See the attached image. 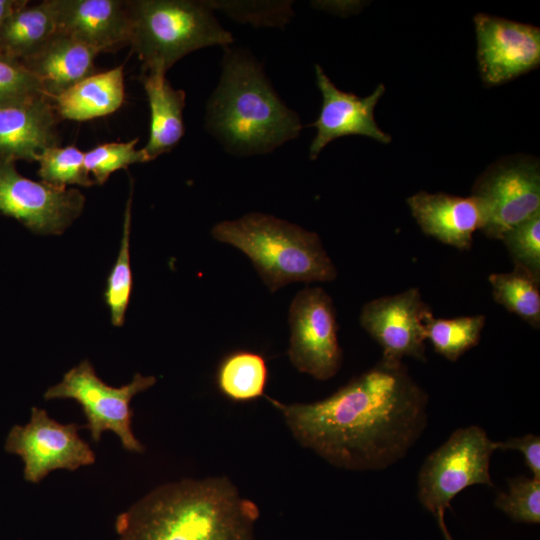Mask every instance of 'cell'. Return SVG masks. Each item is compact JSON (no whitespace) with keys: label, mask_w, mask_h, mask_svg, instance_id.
Returning <instances> with one entry per match:
<instances>
[{"label":"cell","mask_w":540,"mask_h":540,"mask_svg":"<svg viewBox=\"0 0 540 540\" xmlns=\"http://www.w3.org/2000/svg\"><path fill=\"white\" fill-rule=\"evenodd\" d=\"M266 398L301 446L345 470L388 468L407 455L427 425L428 395L403 362L381 359L319 401Z\"/></svg>","instance_id":"cell-1"},{"label":"cell","mask_w":540,"mask_h":540,"mask_svg":"<svg viewBox=\"0 0 540 540\" xmlns=\"http://www.w3.org/2000/svg\"><path fill=\"white\" fill-rule=\"evenodd\" d=\"M260 516L227 477L156 487L118 515V540H254Z\"/></svg>","instance_id":"cell-2"},{"label":"cell","mask_w":540,"mask_h":540,"mask_svg":"<svg viewBox=\"0 0 540 540\" xmlns=\"http://www.w3.org/2000/svg\"><path fill=\"white\" fill-rule=\"evenodd\" d=\"M207 128L232 153L270 152L298 136L297 114L277 96L260 65L244 52L224 58L220 83L210 98Z\"/></svg>","instance_id":"cell-3"},{"label":"cell","mask_w":540,"mask_h":540,"mask_svg":"<svg viewBox=\"0 0 540 540\" xmlns=\"http://www.w3.org/2000/svg\"><path fill=\"white\" fill-rule=\"evenodd\" d=\"M212 236L242 251L272 293L291 282H327L337 276L316 233L271 215L255 212L222 221Z\"/></svg>","instance_id":"cell-4"},{"label":"cell","mask_w":540,"mask_h":540,"mask_svg":"<svg viewBox=\"0 0 540 540\" xmlns=\"http://www.w3.org/2000/svg\"><path fill=\"white\" fill-rule=\"evenodd\" d=\"M128 6V44L141 60L143 74L165 76L185 55L233 41L207 1L128 0Z\"/></svg>","instance_id":"cell-5"},{"label":"cell","mask_w":540,"mask_h":540,"mask_svg":"<svg viewBox=\"0 0 540 540\" xmlns=\"http://www.w3.org/2000/svg\"><path fill=\"white\" fill-rule=\"evenodd\" d=\"M498 442L476 425L455 430L424 460L417 477L421 505L435 517L445 515L456 495L476 484L493 487L490 461Z\"/></svg>","instance_id":"cell-6"},{"label":"cell","mask_w":540,"mask_h":540,"mask_svg":"<svg viewBox=\"0 0 540 540\" xmlns=\"http://www.w3.org/2000/svg\"><path fill=\"white\" fill-rule=\"evenodd\" d=\"M155 383L154 376L136 373L130 383L112 387L97 376L88 360H83L66 372L59 383L48 388L44 398L76 401L86 416V427L94 442H99L105 431H111L118 436L124 449L142 453L145 447L132 430L131 401Z\"/></svg>","instance_id":"cell-7"},{"label":"cell","mask_w":540,"mask_h":540,"mask_svg":"<svg viewBox=\"0 0 540 540\" xmlns=\"http://www.w3.org/2000/svg\"><path fill=\"white\" fill-rule=\"evenodd\" d=\"M471 196L482 214L481 231L489 238L503 234L540 212V164L530 155L498 159L473 184Z\"/></svg>","instance_id":"cell-8"},{"label":"cell","mask_w":540,"mask_h":540,"mask_svg":"<svg viewBox=\"0 0 540 540\" xmlns=\"http://www.w3.org/2000/svg\"><path fill=\"white\" fill-rule=\"evenodd\" d=\"M78 430L77 424H62L46 410L33 407L29 422L9 431L4 448L22 459L24 479L39 483L51 471H75L94 464L95 453Z\"/></svg>","instance_id":"cell-9"},{"label":"cell","mask_w":540,"mask_h":540,"mask_svg":"<svg viewBox=\"0 0 540 540\" xmlns=\"http://www.w3.org/2000/svg\"><path fill=\"white\" fill-rule=\"evenodd\" d=\"M289 324L288 356L293 366L321 381L336 375L342 350L331 297L320 287L299 291L290 306Z\"/></svg>","instance_id":"cell-10"},{"label":"cell","mask_w":540,"mask_h":540,"mask_svg":"<svg viewBox=\"0 0 540 540\" xmlns=\"http://www.w3.org/2000/svg\"><path fill=\"white\" fill-rule=\"evenodd\" d=\"M84 195L22 176L15 162L0 160V214L10 216L37 234L59 235L82 213Z\"/></svg>","instance_id":"cell-11"},{"label":"cell","mask_w":540,"mask_h":540,"mask_svg":"<svg viewBox=\"0 0 540 540\" xmlns=\"http://www.w3.org/2000/svg\"><path fill=\"white\" fill-rule=\"evenodd\" d=\"M433 315L418 288L367 302L359 321L380 345L382 359L402 362L404 357L426 360V321Z\"/></svg>","instance_id":"cell-12"},{"label":"cell","mask_w":540,"mask_h":540,"mask_svg":"<svg viewBox=\"0 0 540 540\" xmlns=\"http://www.w3.org/2000/svg\"><path fill=\"white\" fill-rule=\"evenodd\" d=\"M477 62L487 87L505 84L540 65V29L497 16L478 13L473 18Z\"/></svg>","instance_id":"cell-13"},{"label":"cell","mask_w":540,"mask_h":540,"mask_svg":"<svg viewBox=\"0 0 540 540\" xmlns=\"http://www.w3.org/2000/svg\"><path fill=\"white\" fill-rule=\"evenodd\" d=\"M315 74L322 106L317 120L309 125L317 129L309 148L310 159H316L326 145L343 136L362 135L383 144L391 142V136L374 118L375 107L385 92L384 84H379L369 96L359 97L338 89L321 66H315Z\"/></svg>","instance_id":"cell-14"},{"label":"cell","mask_w":540,"mask_h":540,"mask_svg":"<svg viewBox=\"0 0 540 540\" xmlns=\"http://www.w3.org/2000/svg\"><path fill=\"white\" fill-rule=\"evenodd\" d=\"M60 120L45 94L0 104V160L36 161L45 149L59 145Z\"/></svg>","instance_id":"cell-15"},{"label":"cell","mask_w":540,"mask_h":540,"mask_svg":"<svg viewBox=\"0 0 540 540\" xmlns=\"http://www.w3.org/2000/svg\"><path fill=\"white\" fill-rule=\"evenodd\" d=\"M57 32L101 52L129 43L128 0H50Z\"/></svg>","instance_id":"cell-16"},{"label":"cell","mask_w":540,"mask_h":540,"mask_svg":"<svg viewBox=\"0 0 540 540\" xmlns=\"http://www.w3.org/2000/svg\"><path fill=\"white\" fill-rule=\"evenodd\" d=\"M407 205L423 233L459 250L471 248L473 234L482 226L481 210L472 196L420 191L407 198Z\"/></svg>","instance_id":"cell-17"},{"label":"cell","mask_w":540,"mask_h":540,"mask_svg":"<svg viewBox=\"0 0 540 540\" xmlns=\"http://www.w3.org/2000/svg\"><path fill=\"white\" fill-rule=\"evenodd\" d=\"M100 52L70 36L56 34L35 55L20 61L40 82L51 99L96 73L95 58Z\"/></svg>","instance_id":"cell-18"},{"label":"cell","mask_w":540,"mask_h":540,"mask_svg":"<svg viewBox=\"0 0 540 540\" xmlns=\"http://www.w3.org/2000/svg\"><path fill=\"white\" fill-rule=\"evenodd\" d=\"M125 100L122 66L95 73L52 99L61 120L85 121L117 111Z\"/></svg>","instance_id":"cell-19"},{"label":"cell","mask_w":540,"mask_h":540,"mask_svg":"<svg viewBox=\"0 0 540 540\" xmlns=\"http://www.w3.org/2000/svg\"><path fill=\"white\" fill-rule=\"evenodd\" d=\"M141 81L150 108V133L142 150L151 161L171 151L184 134L185 92L162 75L142 74Z\"/></svg>","instance_id":"cell-20"},{"label":"cell","mask_w":540,"mask_h":540,"mask_svg":"<svg viewBox=\"0 0 540 540\" xmlns=\"http://www.w3.org/2000/svg\"><path fill=\"white\" fill-rule=\"evenodd\" d=\"M56 32L50 0L27 4L1 26L0 53L22 61L39 52Z\"/></svg>","instance_id":"cell-21"},{"label":"cell","mask_w":540,"mask_h":540,"mask_svg":"<svg viewBox=\"0 0 540 540\" xmlns=\"http://www.w3.org/2000/svg\"><path fill=\"white\" fill-rule=\"evenodd\" d=\"M267 380L268 368L264 357L248 350L226 355L216 373L220 393L234 402H248L264 396Z\"/></svg>","instance_id":"cell-22"},{"label":"cell","mask_w":540,"mask_h":540,"mask_svg":"<svg viewBox=\"0 0 540 540\" xmlns=\"http://www.w3.org/2000/svg\"><path fill=\"white\" fill-rule=\"evenodd\" d=\"M495 302L534 328L540 327V279L519 267L506 273L490 274Z\"/></svg>","instance_id":"cell-23"},{"label":"cell","mask_w":540,"mask_h":540,"mask_svg":"<svg viewBox=\"0 0 540 540\" xmlns=\"http://www.w3.org/2000/svg\"><path fill=\"white\" fill-rule=\"evenodd\" d=\"M485 321L484 315L452 319L435 318L431 315L426 321V339L436 353L455 362L479 343Z\"/></svg>","instance_id":"cell-24"},{"label":"cell","mask_w":540,"mask_h":540,"mask_svg":"<svg viewBox=\"0 0 540 540\" xmlns=\"http://www.w3.org/2000/svg\"><path fill=\"white\" fill-rule=\"evenodd\" d=\"M85 152L74 145L49 147L36 159L41 181L58 189L68 185L89 187L95 184L84 162Z\"/></svg>","instance_id":"cell-25"},{"label":"cell","mask_w":540,"mask_h":540,"mask_svg":"<svg viewBox=\"0 0 540 540\" xmlns=\"http://www.w3.org/2000/svg\"><path fill=\"white\" fill-rule=\"evenodd\" d=\"M132 195L126 204L123 233L117 259L108 275L104 298L110 310L111 322L114 326H122L130 301L133 277L130 265L129 240L131 227Z\"/></svg>","instance_id":"cell-26"},{"label":"cell","mask_w":540,"mask_h":540,"mask_svg":"<svg viewBox=\"0 0 540 540\" xmlns=\"http://www.w3.org/2000/svg\"><path fill=\"white\" fill-rule=\"evenodd\" d=\"M138 139L127 142L99 144L85 152L84 162L95 184L105 183L117 170L127 169L136 163L149 162L142 149H136Z\"/></svg>","instance_id":"cell-27"},{"label":"cell","mask_w":540,"mask_h":540,"mask_svg":"<svg viewBox=\"0 0 540 540\" xmlns=\"http://www.w3.org/2000/svg\"><path fill=\"white\" fill-rule=\"evenodd\" d=\"M495 506L513 521L540 522V479L518 476L508 479V490L500 492Z\"/></svg>","instance_id":"cell-28"},{"label":"cell","mask_w":540,"mask_h":540,"mask_svg":"<svg viewBox=\"0 0 540 540\" xmlns=\"http://www.w3.org/2000/svg\"><path fill=\"white\" fill-rule=\"evenodd\" d=\"M239 22L255 26L283 27L292 17L291 1H207Z\"/></svg>","instance_id":"cell-29"},{"label":"cell","mask_w":540,"mask_h":540,"mask_svg":"<svg viewBox=\"0 0 540 540\" xmlns=\"http://www.w3.org/2000/svg\"><path fill=\"white\" fill-rule=\"evenodd\" d=\"M514 267L526 270L540 279V212L503 234Z\"/></svg>","instance_id":"cell-30"},{"label":"cell","mask_w":540,"mask_h":540,"mask_svg":"<svg viewBox=\"0 0 540 540\" xmlns=\"http://www.w3.org/2000/svg\"><path fill=\"white\" fill-rule=\"evenodd\" d=\"M44 94L39 80L17 59L0 53V104Z\"/></svg>","instance_id":"cell-31"},{"label":"cell","mask_w":540,"mask_h":540,"mask_svg":"<svg viewBox=\"0 0 540 540\" xmlns=\"http://www.w3.org/2000/svg\"><path fill=\"white\" fill-rule=\"evenodd\" d=\"M498 450L520 451L532 477L540 479V437L538 435L526 434L498 442Z\"/></svg>","instance_id":"cell-32"},{"label":"cell","mask_w":540,"mask_h":540,"mask_svg":"<svg viewBox=\"0 0 540 540\" xmlns=\"http://www.w3.org/2000/svg\"><path fill=\"white\" fill-rule=\"evenodd\" d=\"M28 3L27 0H0V28L11 15Z\"/></svg>","instance_id":"cell-33"},{"label":"cell","mask_w":540,"mask_h":540,"mask_svg":"<svg viewBox=\"0 0 540 540\" xmlns=\"http://www.w3.org/2000/svg\"><path fill=\"white\" fill-rule=\"evenodd\" d=\"M437 519V522H438V525L440 527V530L444 536V539L445 540H454L445 524V515H440L438 517H436Z\"/></svg>","instance_id":"cell-34"}]
</instances>
